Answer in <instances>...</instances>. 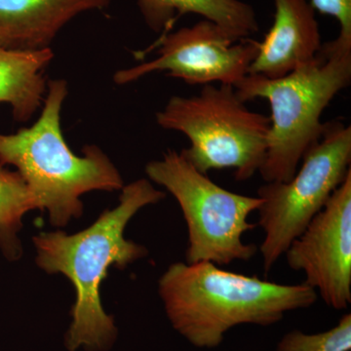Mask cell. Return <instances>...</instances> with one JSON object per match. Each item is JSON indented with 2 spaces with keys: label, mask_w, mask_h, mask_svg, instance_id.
Wrapping results in <instances>:
<instances>
[{
  "label": "cell",
  "mask_w": 351,
  "mask_h": 351,
  "mask_svg": "<svg viewBox=\"0 0 351 351\" xmlns=\"http://www.w3.org/2000/svg\"><path fill=\"white\" fill-rule=\"evenodd\" d=\"M315 12L331 16L338 22V43L351 45V0H308Z\"/></svg>",
  "instance_id": "obj_16"
},
{
  "label": "cell",
  "mask_w": 351,
  "mask_h": 351,
  "mask_svg": "<svg viewBox=\"0 0 351 351\" xmlns=\"http://www.w3.org/2000/svg\"><path fill=\"white\" fill-rule=\"evenodd\" d=\"M351 126L325 123L322 136L304 154L302 166L288 182H265L258 189V226L267 276L351 172Z\"/></svg>",
  "instance_id": "obj_7"
},
{
  "label": "cell",
  "mask_w": 351,
  "mask_h": 351,
  "mask_svg": "<svg viewBox=\"0 0 351 351\" xmlns=\"http://www.w3.org/2000/svg\"><path fill=\"white\" fill-rule=\"evenodd\" d=\"M290 269L337 311L351 304V172L284 254Z\"/></svg>",
  "instance_id": "obj_9"
},
{
  "label": "cell",
  "mask_w": 351,
  "mask_h": 351,
  "mask_svg": "<svg viewBox=\"0 0 351 351\" xmlns=\"http://www.w3.org/2000/svg\"><path fill=\"white\" fill-rule=\"evenodd\" d=\"M110 0H0V47L36 51L50 48L76 16L107 8Z\"/></svg>",
  "instance_id": "obj_11"
},
{
  "label": "cell",
  "mask_w": 351,
  "mask_h": 351,
  "mask_svg": "<svg viewBox=\"0 0 351 351\" xmlns=\"http://www.w3.org/2000/svg\"><path fill=\"white\" fill-rule=\"evenodd\" d=\"M54 58L51 48L36 51L0 47V103L12 108L16 121L27 122L43 103L46 69Z\"/></svg>",
  "instance_id": "obj_13"
},
{
  "label": "cell",
  "mask_w": 351,
  "mask_h": 351,
  "mask_svg": "<svg viewBox=\"0 0 351 351\" xmlns=\"http://www.w3.org/2000/svg\"><path fill=\"white\" fill-rule=\"evenodd\" d=\"M38 209V204L23 178L0 164V247L11 260L20 257L18 232L27 212Z\"/></svg>",
  "instance_id": "obj_14"
},
{
  "label": "cell",
  "mask_w": 351,
  "mask_h": 351,
  "mask_svg": "<svg viewBox=\"0 0 351 351\" xmlns=\"http://www.w3.org/2000/svg\"><path fill=\"white\" fill-rule=\"evenodd\" d=\"M164 197L165 193L151 181L138 180L122 189L119 206L104 212L86 230L73 235L56 232L34 237L39 267L48 274H64L75 286L73 323L66 338L69 350L80 346L101 350L112 343L117 329L101 306V284L112 265L123 269L147 255L145 247L124 239V230L138 210Z\"/></svg>",
  "instance_id": "obj_1"
},
{
  "label": "cell",
  "mask_w": 351,
  "mask_h": 351,
  "mask_svg": "<svg viewBox=\"0 0 351 351\" xmlns=\"http://www.w3.org/2000/svg\"><path fill=\"white\" fill-rule=\"evenodd\" d=\"M158 56L113 76L117 85L137 82L145 75L165 71L189 85L228 84L235 86L248 75L257 56L258 41L239 40L211 21L167 32L158 41Z\"/></svg>",
  "instance_id": "obj_8"
},
{
  "label": "cell",
  "mask_w": 351,
  "mask_h": 351,
  "mask_svg": "<svg viewBox=\"0 0 351 351\" xmlns=\"http://www.w3.org/2000/svg\"><path fill=\"white\" fill-rule=\"evenodd\" d=\"M68 93L66 80H50L43 112L34 125L15 134H0V164L16 167L38 209L47 210L56 226L82 216L80 196L84 193L123 188L119 171L100 147L86 145L83 156L69 149L61 128Z\"/></svg>",
  "instance_id": "obj_3"
},
{
  "label": "cell",
  "mask_w": 351,
  "mask_h": 351,
  "mask_svg": "<svg viewBox=\"0 0 351 351\" xmlns=\"http://www.w3.org/2000/svg\"><path fill=\"white\" fill-rule=\"evenodd\" d=\"M138 6L149 29L163 34L186 14L211 21L239 40L258 32L255 8L243 0H138Z\"/></svg>",
  "instance_id": "obj_12"
},
{
  "label": "cell",
  "mask_w": 351,
  "mask_h": 351,
  "mask_svg": "<svg viewBox=\"0 0 351 351\" xmlns=\"http://www.w3.org/2000/svg\"><path fill=\"white\" fill-rule=\"evenodd\" d=\"M274 24L248 75L279 78L313 62L322 47L316 12L308 0H274Z\"/></svg>",
  "instance_id": "obj_10"
},
{
  "label": "cell",
  "mask_w": 351,
  "mask_h": 351,
  "mask_svg": "<svg viewBox=\"0 0 351 351\" xmlns=\"http://www.w3.org/2000/svg\"><path fill=\"white\" fill-rule=\"evenodd\" d=\"M351 314L341 316L338 324L326 332L306 334L300 330L284 335L276 351H350Z\"/></svg>",
  "instance_id": "obj_15"
},
{
  "label": "cell",
  "mask_w": 351,
  "mask_h": 351,
  "mask_svg": "<svg viewBox=\"0 0 351 351\" xmlns=\"http://www.w3.org/2000/svg\"><path fill=\"white\" fill-rule=\"evenodd\" d=\"M145 173L181 207L189 232L186 263L211 262L223 267L235 261L247 262L257 254V246L245 243L242 237L255 228L248 219L260 207V197L221 188L173 149L160 160L147 163Z\"/></svg>",
  "instance_id": "obj_6"
},
{
  "label": "cell",
  "mask_w": 351,
  "mask_h": 351,
  "mask_svg": "<svg viewBox=\"0 0 351 351\" xmlns=\"http://www.w3.org/2000/svg\"><path fill=\"white\" fill-rule=\"evenodd\" d=\"M158 289L176 331L200 348H217L239 325L276 324L286 313L311 307L318 299L306 284L270 282L211 262L173 263L159 279Z\"/></svg>",
  "instance_id": "obj_2"
},
{
  "label": "cell",
  "mask_w": 351,
  "mask_h": 351,
  "mask_svg": "<svg viewBox=\"0 0 351 351\" xmlns=\"http://www.w3.org/2000/svg\"><path fill=\"white\" fill-rule=\"evenodd\" d=\"M351 45L336 39L322 44L311 63L279 78L247 75L235 85L240 100L262 98L271 108L263 181L288 182L304 154L322 136L321 115L332 99L350 86Z\"/></svg>",
  "instance_id": "obj_4"
},
{
  "label": "cell",
  "mask_w": 351,
  "mask_h": 351,
  "mask_svg": "<svg viewBox=\"0 0 351 351\" xmlns=\"http://www.w3.org/2000/svg\"><path fill=\"white\" fill-rule=\"evenodd\" d=\"M156 121L186 136L191 145L181 154L202 174L232 168L242 182L262 168L270 117L249 110L232 85L206 84L197 96L172 97Z\"/></svg>",
  "instance_id": "obj_5"
}]
</instances>
